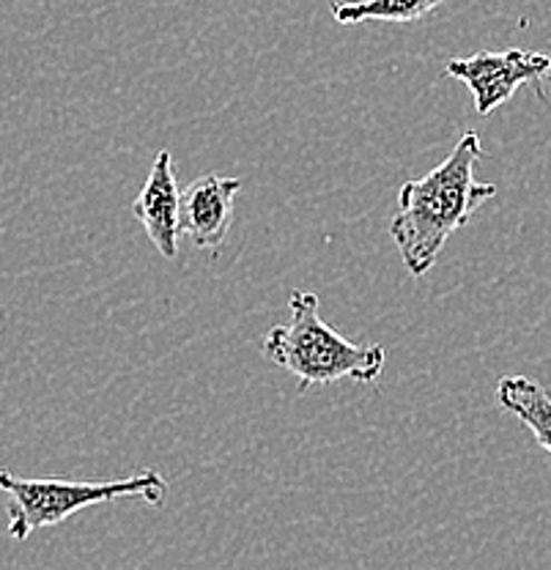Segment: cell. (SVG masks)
Segmentation results:
<instances>
[{
	"label": "cell",
	"instance_id": "2",
	"mask_svg": "<svg viewBox=\"0 0 551 570\" xmlns=\"http://www.w3.org/2000/svg\"><path fill=\"white\" fill-rule=\"evenodd\" d=\"M260 352L281 371L299 382V395L316 384L348 379L371 384L382 376L387 352L378 343L360 346L332 330L318 313V296L313 291H294L288 296V324L272 326L260 341Z\"/></svg>",
	"mask_w": 551,
	"mask_h": 570
},
{
	"label": "cell",
	"instance_id": "4",
	"mask_svg": "<svg viewBox=\"0 0 551 570\" xmlns=\"http://www.w3.org/2000/svg\"><path fill=\"white\" fill-rule=\"evenodd\" d=\"M444 75L470 88L478 116H491L521 86H535L543 97V82L551 75V58L519 47L502 52L485 50L470 58H450L444 63Z\"/></svg>",
	"mask_w": 551,
	"mask_h": 570
},
{
	"label": "cell",
	"instance_id": "8",
	"mask_svg": "<svg viewBox=\"0 0 551 570\" xmlns=\"http://www.w3.org/2000/svg\"><path fill=\"white\" fill-rule=\"evenodd\" d=\"M447 0H352L332 6L337 26H360V22H417L434 14Z\"/></svg>",
	"mask_w": 551,
	"mask_h": 570
},
{
	"label": "cell",
	"instance_id": "5",
	"mask_svg": "<svg viewBox=\"0 0 551 570\" xmlns=\"http://www.w3.org/2000/svg\"><path fill=\"white\" fill-rule=\"evenodd\" d=\"M132 214L151 239L163 258L174 261L179 255L181 236V189L176 184L174 154L168 148L157 151L144 189L132 204Z\"/></svg>",
	"mask_w": 551,
	"mask_h": 570
},
{
	"label": "cell",
	"instance_id": "3",
	"mask_svg": "<svg viewBox=\"0 0 551 570\" xmlns=\"http://www.w3.org/2000/svg\"><path fill=\"white\" fill-rule=\"evenodd\" d=\"M0 491L11 499L9 534L14 540H26L41 527H56L80 510L116 499H144L157 508L168 497V483L157 469H144L121 480L17 478L11 472H0Z\"/></svg>",
	"mask_w": 551,
	"mask_h": 570
},
{
	"label": "cell",
	"instance_id": "1",
	"mask_svg": "<svg viewBox=\"0 0 551 570\" xmlns=\"http://www.w3.org/2000/svg\"><path fill=\"white\" fill-rule=\"evenodd\" d=\"M480 154L483 142L478 132H464L442 165L423 178L401 184L390 236L412 277L429 275L450 236L496 195L494 184L475 181Z\"/></svg>",
	"mask_w": 551,
	"mask_h": 570
},
{
	"label": "cell",
	"instance_id": "7",
	"mask_svg": "<svg viewBox=\"0 0 551 570\" xmlns=\"http://www.w3.org/2000/svg\"><path fill=\"white\" fill-rule=\"evenodd\" d=\"M496 403L527 425L547 453H551V392L521 373H508L496 384Z\"/></svg>",
	"mask_w": 551,
	"mask_h": 570
},
{
	"label": "cell",
	"instance_id": "6",
	"mask_svg": "<svg viewBox=\"0 0 551 570\" xmlns=\"http://www.w3.org/2000/svg\"><path fill=\"white\" fill-rule=\"evenodd\" d=\"M242 178L209 174L200 176L181 193V234L198 249L223 247L234 223V200Z\"/></svg>",
	"mask_w": 551,
	"mask_h": 570
}]
</instances>
